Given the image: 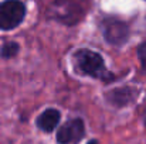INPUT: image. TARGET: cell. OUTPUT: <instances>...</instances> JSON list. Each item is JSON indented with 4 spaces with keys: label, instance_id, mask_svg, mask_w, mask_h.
<instances>
[{
    "label": "cell",
    "instance_id": "1",
    "mask_svg": "<svg viewBox=\"0 0 146 144\" xmlns=\"http://www.w3.org/2000/svg\"><path fill=\"white\" fill-rule=\"evenodd\" d=\"M74 62L77 65V69L81 71L82 74L102 79V81H113V75L111 72H108V69L105 68V62L102 59V57L94 52L91 49H78L74 54Z\"/></svg>",
    "mask_w": 146,
    "mask_h": 144
},
{
    "label": "cell",
    "instance_id": "2",
    "mask_svg": "<svg viewBox=\"0 0 146 144\" xmlns=\"http://www.w3.org/2000/svg\"><path fill=\"white\" fill-rule=\"evenodd\" d=\"M26 6L20 0H4L0 3V30H13L23 21Z\"/></svg>",
    "mask_w": 146,
    "mask_h": 144
},
{
    "label": "cell",
    "instance_id": "3",
    "mask_svg": "<svg viewBox=\"0 0 146 144\" xmlns=\"http://www.w3.org/2000/svg\"><path fill=\"white\" fill-rule=\"evenodd\" d=\"M50 17L62 24L72 26L84 17V11L77 3L71 0H57L50 7Z\"/></svg>",
    "mask_w": 146,
    "mask_h": 144
},
{
    "label": "cell",
    "instance_id": "4",
    "mask_svg": "<svg viewBox=\"0 0 146 144\" xmlns=\"http://www.w3.org/2000/svg\"><path fill=\"white\" fill-rule=\"evenodd\" d=\"M102 34L109 44L122 45L129 38V27L125 21L118 18H105L102 21Z\"/></svg>",
    "mask_w": 146,
    "mask_h": 144
},
{
    "label": "cell",
    "instance_id": "5",
    "mask_svg": "<svg viewBox=\"0 0 146 144\" xmlns=\"http://www.w3.org/2000/svg\"><path fill=\"white\" fill-rule=\"evenodd\" d=\"M85 134L84 122L81 119H72L67 122L57 133V141L60 144H70L72 141H80Z\"/></svg>",
    "mask_w": 146,
    "mask_h": 144
},
{
    "label": "cell",
    "instance_id": "6",
    "mask_svg": "<svg viewBox=\"0 0 146 144\" xmlns=\"http://www.w3.org/2000/svg\"><path fill=\"white\" fill-rule=\"evenodd\" d=\"M136 96H138V91L135 88L122 86V88H116V89L109 91L105 95V97L111 105L118 106V107H123V106L132 103L136 99Z\"/></svg>",
    "mask_w": 146,
    "mask_h": 144
},
{
    "label": "cell",
    "instance_id": "7",
    "mask_svg": "<svg viewBox=\"0 0 146 144\" xmlns=\"http://www.w3.org/2000/svg\"><path fill=\"white\" fill-rule=\"evenodd\" d=\"M60 117H61V114H60V112L57 110V109H46L40 116H38V119H37V126H38V129H41L43 132H52L55 127H57V124H58V122H60Z\"/></svg>",
    "mask_w": 146,
    "mask_h": 144
},
{
    "label": "cell",
    "instance_id": "8",
    "mask_svg": "<svg viewBox=\"0 0 146 144\" xmlns=\"http://www.w3.org/2000/svg\"><path fill=\"white\" fill-rule=\"evenodd\" d=\"M19 44L17 43H6V44H3V47L0 49V55L3 57V58H13L17 52H19Z\"/></svg>",
    "mask_w": 146,
    "mask_h": 144
},
{
    "label": "cell",
    "instance_id": "9",
    "mask_svg": "<svg viewBox=\"0 0 146 144\" xmlns=\"http://www.w3.org/2000/svg\"><path fill=\"white\" fill-rule=\"evenodd\" d=\"M138 57H139L142 69L146 72V43H143V44L139 45V48H138Z\"/></svg>",
    "mask_w": 146,
    "mask_h": 144
},
{
    "label": "cell",
    "instance_id": "10",
    "mask_svg": "<svg viewBox=\"0 0 146 144\" xmlns=\"http://www.w3.org/2000/svg\"><path fill=\"white\" fill-rule=\"evenodd\" d=\"M88 144H99L97 140H91V141H88Z\"/></svg>",
    "mask_w": 146,
    "mask_h": 144
}]
</instances>
